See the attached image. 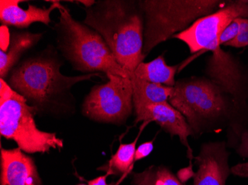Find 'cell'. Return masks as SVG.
Returning <instances> with one entry per match:
<instances>
[{
  "mask_svg": "<svg viewBox=\"0 0 248 185\" xmlns=\"http://www.w3.org/2000/svg\"><path fill=\"white\" fill-rule=\"evenodd\" d=\"M84 10L83 23L100 33L119 65L133 73L145 59L144 15L139 1H97Z\"/></svg>",
  "mask_w": 248,
  "mask_h": 185,
  "instance_id": "cell-1",
  "label": "cell"
},
{
  "mask_svg": "<svg viewBox=\"0 0 248 185\" xmlns=\"http://www.w3.org/2000/svg\"><path fill=\"white\" fill-rule=\"evenodd\" d=\"M62 65L54 52L48 49L15 67L10 72L7 83L37 113L58 106L64 99L70 97L71 90L77 83L100 75L95 73L64 76L61 72Z\"/></svg>",
  "mask_w": 248,
  "mask_h": 185,
  "instance_id": "cell-2",
  "label": "cell"
},
{
  "mask_svg": "<svg viewBox=\"0 0 248 185\" xmlns=\"http://www.w3.org/2000/svg\"><path fill=\"white\" fill-rule=\"evenodd\" d=\"M211 79L188 78L177 81L169 103L182 113L194 136L210 133L231 120L237 105Z\"/></svg>",
  "mask_w": 248,
  "mask_h": 185,
  "instance_id": "cell-3",
  "label": "cell"
},
{
  "mask_svg": "<svg viewBox=\"0 0 248 185\" xmlns=\"http://www.w3.org/2000/svg\"><path fill=\"white\" fill-rule=\"evenodd\" d=\"M60 21L55 25L58 49L75 70L89 74L103 72L130 79L132 73L117 62L100 33L74 19L65 7H60Z\"/></svg>",
  "mask_w": 248,
  "mask_h": 185,
  "instance_id": "cell-4",
  "label": "cell"
},
{
  "mask_svg": "<svg viewBox=\"0 0 248 185\" xmlns=\"http://www.w3.org/2000/svg\"><path fill=\"white\" fill-rule=\"evenodd\" d=\"M144 15L143 54L146 58L156 46L186 30L200 18L222 7L218 0L139 1Z\"/></svg>",
  "mask_w": 248,
  "mask_h": 185,
  "instance_id": "cell-5",
  "label": "cell"
},
{
  "mask_svg": "<svg viewBox=\"0 0 248 185\" xmlns=\"http://www.w3.org/2000/svg\"><path fill=\"white\" fill-rule=\"evenodd\" d=\"M37 111L27 100L0 79V133L13 140L28 154L47 153L51 149L63 147V141L55 133L37 128L34 116Z\"/></svg>",
  "mask_w": 248,
  "mask_h": 185,
  "instance_id": "cell-6",
  "label": "cell"
},
{
  "mask_svg": "<svg viewBox=\"0 0 248 185\" xmlns=\"http://www.w3.org/2000/svg\"><path fill=\"white\" fill-rule=\"evenodd\" d=\"M107 76V83L94 86L86 96L82 112L96 122L123 125L134 108L132 81L116 75Z\"/></svg>",
  "mask_w": 248,
  "mask_h": 185,
  "instance_id": "cell-7",
  "label": "cell"
},
{
  "mask_svg": "<svg viewBox=\"0 0 248 185\" xmlns=\"http://www.w3.org/2000/svg\"><path fill=\"white\" fill-rule=\"evenodd\" d=\"M237 18L248 19V1H236L221 7L214 13L198 19L172 38L185 43L192 54L202 50L213 52L221 48L219 38L224 29Z\"/></svg>",
  "mask_w": 248,
  "mask_h": 185,
  "instance_id": "cell-8",
  "label": "cell"
},
{
  "mask_svg": "<svg viewBox=\"0 0 248 185\" xmlns=\"http://www.w3.org/2000/svg\"><path fill=\"white\" fill-rule=\"evenodd\" d=\"M229 156L224 142L202 144L199 154L193 158L198 166L194 185H226L231 172Z\"/></svg>",
  "mask_w": 248,
  "mask_h": 185,
  "instance_id": "cell-9",
  "label": "cell"
},
{
  "mask_svg": "<svg viewBox=\"0 0 248 185\" xmlns=\"http://www.w3.org/2000/svg\"><path fill=\"white\" fill-rule=\"evenodd\" d=\"M141 121L145 122L154 121L172 137L178 136L182 144L186 147L189 164H193L194 157L193 150L188 142V137L194 136V133L186 118L182 115V113L172 106L169 101L146 107L135 118L136 123Z\"/></svg>",
  "mask_w": 248,
  "mask_h": 185,
  "instance_id": "cell-10",
  "label": "cell"
},
{
  "mask_svg": "<svg viewBox=\"0 0 248 185\" xmlns=\"http://www.w3.org/2000/svg\"><path fill=\"white\" fill-rule=\"evenodd\" d=\"M1 185H43L35 162L19 147L1 150Z\"/></svg>",
  "mask_w": 248,
  "mask_h": 185,
  "instance_id": "cell-11",
  "label": "cell"
},
{
  "mask_svg": "<svg viewBox=\"0 0 248 185\" xmlns=\"http://www.w3.org/2000/svg\"><path fill=\"white\" fill-rule=\"evenodd\" d=\"M20 2V0L0 1V21L3 26L26 28L35 22L48 26L51 22V14L61 6L59 1H52L47 8L29 5L27 9H24L19 7Z\"/></svg>",
  "mask_w": 248,
  "mask_h": 185,
  "instance_id": "cell-12",
  "label": "cell"
},
{
  "mask_svg": "<svg viewBox=\"0 0 248 185\" xmlns=\"http://www.w3.org/2000/svg\"><path fill=\"white\" fill-rule=\"evenodd\" d=\"M43 33L29 31H13L10 34L9 43L5 51L0 50V76L7 77L18 63L22 54L41 40Z\"/></svg>",
  "mask_w": 248,
  "mask_h": 185,
  "instance_id": "cell-13",
  "label": "cell"
},
{
  "mask_svg": "<svg viewBox=\"0 0 248 185\" xmlns=\"http://www.w3.org/2000/svg\"><path fill=\"white\" fill-rule=\"evenodd\" d=\"M130 79L135 115L140 114L149 105L168 101L173 91V87L149 83L136 77L133 73L131 75Z\"/></svg>",
  "mask_w": 248,
  "mask_h": 185,
  "instance_id": "cell-14",
  "label": "cell"
},
{
  "mask_svg": "<svg viewBox=\"0 0 248 185\" xmlns=\"http://www.w3.org/2000/svg\"><path fill=\"white\" fill-rule=\"evenodd\" d=\"M178 67L167 65L164 56L161 55L151 62H141L132 73L149 83L173 87L176 84L175 76Z\"/></svg>",
  "mask_w": 248,
  "mask_h": 185,
  "instance_id": "cell-15",
  "label": "cell"
},
{
  "mask_svg": "<svg viewBox=\"0 0 248 185\" xmlns=\"http://www.w3.org/2000/svg\"><path fill=\"white\" fill-rule=\"evenodd\" d=\"M138 138L133 142L121 144L117 152L111 157L108 162L99 168V171H104L108 175L122 176L130 172L135 162V146Z\"/></svg>",
  "mask_w": 248,
  "mask_h": 185,
  "instance_id": "cell-16",
  "label": "cell"
},
{
  "mask_svg": "<svg viewBox=\"0 0 248 185\" xmlns=\"http://www.w3.org/2000/svg\"><path fill=\"white\" fill-rule=\"evenodd\" d=\"M132 185H185L165 166H150L132 176Z\"/></svg>",
  "mask_w": 248,
  "mask_h": 185,
  "instance_id": "cell-17",
  "label": "cell"
},
{
  "mask_svg": "<svg viewBox=\"0 0 248 185\" xmlns=\"http://www.w3.org/2000/svg\"><path fill=\"white\" fill-rule=\"evenodd\" d=\"M239 21H240V30L237 37L224 45L231 46L234 48H243L248 45V18H239Z\"/></svg>",
  "mask_w": 248,
  "mask_h": 185,
  "instance_id": "cell-18",
  "label": "cell"
},
{
  "mask_svg": "<svg viewBox=\"0 0 248 185\" xmlns=\"http://www.w3.org/2000/svg\"><path fill=\"white\" fill-rule=\"evenodd\" d=\"M240 30L239 18L234 19L229 26H227L219 38L220 45H224L237 37Z\"/></svg>",
  "mask_w": 248,
  "mask_h": 185,
  "instance_id": "cell-19",
  "label": "cell"
},
{
  "mask_svg": "<svg viewBox=\"0 0 248 185\" xmlns=\"http://www.w3.org/2000/svg\"><path fill=\"white\" fill-rule=\"evenodd\" d=\"M154 149L153 141L146 142L140 144L135 150V161H139L148 157Z\"/></svg>",
  "mask_w": 248,
  "mask_h": 185,
  "instance_id": "cell-20",
  "label": "cell"
},
{
  "mask_svg": "<svg viewBox=\"0 0 248 185\" xmlns=\"http://www.w3.org/2000/svg\"><path fill=\"white\" fill-rule=\"evenodd\" d=\"M195 175H196V172L193 171V164H189V166L179 170L177 172L176 176L178 180L184 184L192 178H194Z\"/></svg>",
  "mask_w": 248,
  "mask_h": 185,
  "instance_id": "cell-21",
  "label": "cell"
},
{
  "mask_svg": "<svg viewBox=\"0 0 248 185\" xmlns=\"http://www.w3.org/2000/svg\"><path fill=\"white\" fill-rule=\"evenodd\" d=\"M108 175L105 176H99L96 179L88 182V185H114V184H110L108 185L107 182V178Z\"/></svg>",
  "mask_w": 248,
  "mask_h": 185,
  "instance_id": "cell-22",
  "label": "cell"
},
{
  "mask_svg": "<svg viewBox=\"0 0 248 185\" xmlns=\"http://www.w3.org/2000/svg\"><path fill=\"white\" fill-rule=\"evenodd\" d=\"M85 185V184H79V185Z\"/></svg>",
  "mask_w": 248,
  "mask_h": 185,
  "instance_id": "cell-23",
  "label": "cell"
}]
</instances>
